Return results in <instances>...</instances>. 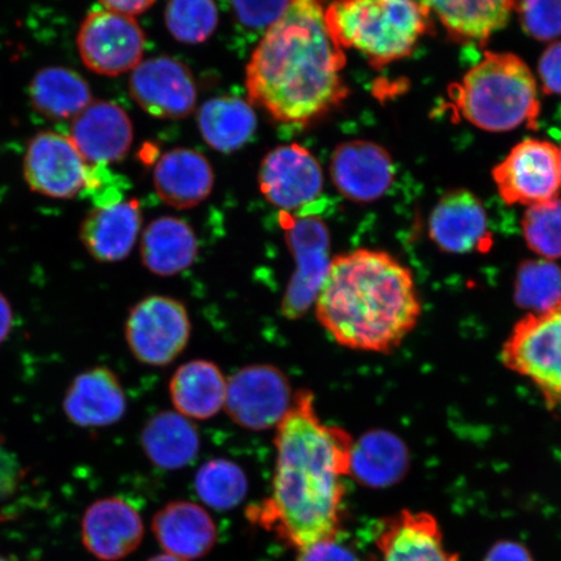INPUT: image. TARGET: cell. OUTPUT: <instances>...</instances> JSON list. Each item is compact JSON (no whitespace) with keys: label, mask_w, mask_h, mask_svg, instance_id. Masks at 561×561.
<instances>
[{"label":"cell","mask_w":561,"mask_h":561,"mask_svg":"<svg viewBox=\"0 0 561 561\" xmlns=\"http://www.w3.org/2000/svg\"><path fill=\"white\" fill-rule=\"evenodd\" d=\"M275 445L272 495L251 520L298 550L339 537L353 437L322 423L312 392L299 390L277 425Z\"/></svg>","instance_id":"obj_1"},{"label":"cell","mask_w":561,"mask_h":561,"mask_svg":"<svg viewBox=\"0 0 561 561\" xmlns=\"http://www.w3.org/2000/svg\"><path fill=\"white\" fill-rule=\"evenodd\" d=\"M325 0H291L245 68L250 100L291 125L319 121L346 100L343 48L325 20Z\"/></svg>","instance_id":"obj_2"},{"label":"cell","mask_w":561,"mask_h":561,"mask_svg":"<svg viewBox=\"0 0 561 561\" xmlns=\"http://www.w3.org/2000/svg\"><path fill=\"white\" fill-rule=\"evenodd\" d=\"M313 306L336 343L368 353L397 348L421 316L411 271L386 252L368 249L332 259Z\"/></svg>","instance_id":"obj_3"},{"label":"cell","mask_w":561,"mask_h":561,"mask_svg":"<svg viewBox=\"0 0 561 561\" xmlns=\"http://www.w3.org/2000/svg\"><path fill=\"white\" fill-rule=\"evenodd\" d=\"M448 93L460 117L477 128L500 133L537 123V82L514 54L486 53Z\"/></svg>","instance_id":"obj_4"},{"label":"cell","mask_w":561,"mask_h":561,"mask_svg":"<svg viewBox=\"0 0 561 561\" xmlns=\"http://www.w3.org/2000/svg\"><path fill=\"white\" fill-rule=\"evenodd\" d=\"M431 13L419 0H334L329 32L341 48H354L375 67L409 56L427 30Z\"/></svg>","instance_id":"obj_5"},{"label":"cell","mask_w":561,"mask_h":561,"mask_svg":"<svg viewBox=\"0 0 561 561\" xmlns=\"http://www.w3.org/2000/svg\"><path fill=\"white\" fill-rule=\"evenodd\" d=\"M24 178L33 192L54 199L82 195L102 205L116 191L118 179L104 165H91L70 137L55 131L35 136L24 158Z\"/></svg>","instance_id":"obj_6"},{"label":"cell","mask_w":561,"mask_h":561,"mask_svg":"<svg viewBox=\"0 0 561 561\" xmlns=\"http://www.w3.org/2000/svg\"><path fill=\"white\" fill-rule=\"evenodd\" d=\"M502 362L528 378L550 410L561 405V301L517 322L502 348Z\"/></svg>","instance_id":"obj_7"},{"label":"cell","mask_w":561,"mask_h":561,"mask_svg":"<svg viewBox=\"0 0 561 561\" xmlns=\"http://www.w3.org/2000/svg\"><path fill=\"white\" fill-rule=\"evenodd\" d=\"M279 224L296 262V271L280 301V312L286 319L298 320L311 310L324 284L332 263L329 256L331 236L325 222L314 215H291L280 210Z\"/></svg>","instance_id":"obj_8"},{"label":"cell","mask_w":561,"mask_h":561,"mask_svg":"<svg viewBox=\"0 0 561 561\" xmlns=\"http://www.w3.org/2000/svg\"><path fill=\"white\" fill-rule=\"evenodd\" d=\"M192 322L180 300L151 296L131 308L126 320L125 339L131 354L152 367L171 364L187 346Z\"/></svg>","instance_id":"obj_9"},{"label":"cell","mask_w":561,"mask_h":561,"mask_svg":"<svg viewBox=\"0 0 561 561\" xmlns=\"http://www.w3.org/2000/svg\"><path fill=\"white\" fill-rule=\"evenodd\" d=\"M293 401L291 386L283 370L271 364H252L229 378L224 410L237 425L262 432L277 427Z\"/></svg>","instance_id":"obj_10"},{"label":"cell","mask_w":561,"mask_h":561,"mask_svg":"<svg viewBox=\"0 0 561 561\" xmlns=\"http://www.w3.org/2000/svg\"><path fill=\"white\" fill-rule=\"evenodd\" d=\"M77 46L83 65L102 76L135 69L145 53L142 27L130 16L108 10L91 11L81 24Z\"/></svg>","instance_id":"obj_11"},{"label":"cell","mask_w":561,"mask_h":561,"mask_svg":"<svg viewBox=\"0 0 561 561\" xmlns=\"http://www.w3.org/2000/svg\"><path fill=\"white\" fill-rule=\"evenodd\" d=\"M493 179L507 205L530 207L557 198L560 188L559 149L546 140H524L494 168Z\"/></svg>","instance_id":"obj_12"},{"label":"cell","mask_w":561,"mask_h":561,"mask_svg":"<svg viewBox=\"0 0 561 561\" xmlns=\"http://www.w3.org/2000/svg\"><path fill=\"white\" fill-rule=\"evenodd\" d=\"M259 187L271 205L291 214L319 198L324 188V174L319 161L305 147L285 145L264 158Z\"/></svg>","instance_id":"obj_13"},{"label":"cell","mask_w":561,"mask_h":561,"mask_svg":"<svg viewBox=\"0 0 561 561\" xmlns=\"http://www.w3.org/2000/svg\"><path fill=\"white\" fill-rule=\"evenodd\" d=\"M129 89L139 107L158 118L191 115L198 98L191 69L171 56L140 61L133 69Z\"/></svg>","instance_id":"obj_14"},{"label":"cell","mask_w":561,"mask_h":561,"mask_svg":"<svg viewBox=\"0 0 561 561\" xmlns=\"http://www.w3.org/2000/svg\"><path fill=\"white\" fill-rule=\"evenodd\" d=\"M333 184L345 198L374 202L389 191L396 170L389 152L368 140H351L333 152Z\"/></svg>","instance_id":"obj_15"},{"label":"cell","mask_w":561,"mask_h":561,"mask_svg":"<svg viewBox=\"0 0 561 561\" xmlns=\"http://www.w3.org/2000/svg\"><path fill=\"white\" fill-rule=\"evenodd\" d=\"M378 561H458L445 545L437 518L409 510L386 518L377 533Z\"/></svg>","instance_id":"obj_16"},{"label":"cell","mask_w":561,"mask_h":561,"mask_svg":"<svg viewBox=\"0 0 561 561\" xmlns=\"http://www.w3.org/2000/svg\"><path fill=\"white\" fill-rule=\"evenodd\" d=\"M142 538V518L121 497L96 501L83 515L82 542L91 556L102 561L129 557Z\"/></svg>","instance_id":"obj_17"},{"label":"cell","mask_w":561,"mask_h":561,"mask_svg":"<svg viewBox=\"0 0 561 561\" xmlns=\"http://www.w3.org/2000/svg\"><path fill=\"white\" fill-rule=\"evenodd\" d=\"M133 124L126 112L115 103L91 102L75 117L70 139L89 164L116 163L129 152Z\"/></svg>","instance_id":"obj_18"},{"label":"cell","mask_w":561,"mask_h":561,"mask_svg":"<svg viewBox=\"0 0 561 561\" xmlns=\"http://www.w3.org/2000/svg\"><path fill=\"white\" fill-rule=\"evenodd\" d=\"M430 236L440 250L451 254L488 249L491 243L485 207L471 192L448 193L434 207Z\"/></svg>","instance_id":"obj_19"},{"label":"cell","mask_w":561,"mask_h":561,"mask_svg":"<svg viewBox=\"0 0 561 561\" xmlns=\"http://www.w3.org/2000/svg\"><path fill=\"white\" fill-rule=\"evenodd\" d=\"M62 410L77 426L105 427L125 416L128 399L114 371L96 367L82 371L70 383Z\"/></svg>","instance_id":"obj_20"},{"label":"cell","mask_w":561,"mask_h":561,"mask_svg":"<svg viewBox=\"0 0 561 561\" xmlns=\"http://www.w3.org/2000/svg\"><path fill=\"white\" fill-rule=\"evenodd\" d=\"M142 228L137 199L95 207L81 227V241L98 262L117 263L130 255Z\"/></svg>","instance_id":"obj_21"},{"label":"cell","mask_w":561,"mask_h":561,"mask_svg":"<svg viewBox=\"0 0 561 561\" xmlns=\"http://www.w3.org/2000/svg\"><path fill=\"white\" fill-rule=\"evenodd\" d=\"M152 531L168 556L186 561L206 557L217 542L213 517L193 502L168 503L153 516Z\"/></svg>","instance_id":"obj_22"},{"label":"cell","mask_w":561,"mask_h":561,"mask_svg":"<svg viewBox=\"0 0 561 561\" xmlns=\"http://www.w3.org/2000/svg\"><path fill=\"white\" fill-rule=\"evenodd\" d=\"M214 184L209 161L184 147L165 152L153 171V185L160 199L179 209L201 205L213 193Z\"/></svg>","instance_id":"obj_23"},{"label":"cell","mask_w":561,"mask_h":561,"mask_svg":"<svg viewBox=\"0 0 561 561\" xmlns=\"http://www.w3.org/2000/svg\"><path fill=\"white\" fill-rule=\"evenodd\" d=\"M199 245L191 224L179 217H160L140 238V259L153 275L171 277L191 268Z\"/></svg>","instance_id":"obj_24"},{"label":"cell","mask_w":561,"mask_h":561,"mask_svg":"<svg viewBox=\"0 0 561 561\" xmlns=\"http://www.w3.org/2000/svg\"><path fill=\"white\" fill-rule=\"evenodd\" d=\"M227 378L215 363L192 360L174 371L170 394L175 412L191 420H208L224 409Z\"/></svg>","instance_id":"obj_25"},{"label":"cell","mask_w":561,"mask_h":561,"mask_svg":"<svg viewBox=\"0 0 561 561\" xmlns=\"http://www.w3.org/2000/svg\"><path fill=\"white\" fill-rule=\"evenodd\" d=\"M456 39L483 42L506 26L517 0H419Z\"/></svg>","instance_id":"obj_26"},{"label":"cell","mask_w":561,"mask_h":561,"mask_svg":"<svg viewBox=\"0 0 561 561\" xmlns=\"http://www.w3.org/2000/svg\"><path fill=\"white\" fill-rule=\"evenodd\" d=\"M140 444L153 466L164 471L185 468L201 450V436L191 419L164 411L147 421Z\"/></svg>","instance_id":"obj_27"},{"label":"cell","mask_w":561,"mask_h":561,"mask_svg":"<svg viewBox=\"0 0 561 561\" xmlns=\"http://www.w3.org/2000/svg\"><path fill=\"white\" fill-rule=\"evenodd\" d=\"M198 125L202 137L213 149L233 152L254 136L257 118L249 102L237 96H220L202 105Z\"/></svg>","instance_id":"obj_28"},{"label":"cell","mask_w":561,"mask_h":561,"mask_svg":"<svg viewBox=\"0 0 561 561\" xmlns=\"http://www.w3.org/2000/svg\"><path fill=\"white\" fill-rule=\"evenodd\" d=\"M31 100L33 107L46 117L75 118L91 103V90L75 70L48 67L34 76Z\"/></svg>","instance_id":"obj_29"},{"label":"cell","mask_w":561,"mask_h":561,"mask_svg":"<svg viewBox=\"0 0 561 561\" xmlns=\"http://www.w3.org/2000/svg\"><path fill=\"white\" fill-rule=\"evenodd\" d=\"M405 448L385 433H370L354 442L350 476L369 488H385L401 479L405 471Z\"/></svg>","instance_id":"obj_30"},{"label":"cell","mask_w":561,"mask_h":561,"mask_svg":"<svg viewBox=\"0 0 561 561\" xmlns=\"http://www.w3.org/2000/svg\"><path fill=\"white\" fill-rule=\"evenodd\" d=\"M249 483L243 469L227 459H213L195 476V490L206 506L228 511L240 504L248 494Z\"/></svg>","instance_id":"obj_31"},{"label":"cell","mask_w":561,"mask_h":561,"mask_svg":"<svg viewBox=\"0 0 561 561\" xmlns=\"http://www.w3.org/2000/svg\"><path fill=\"white\" fill-rule=\"evenodd\" d=\"M165 24L182 44H203L219 25V10L214 0H170L165 9Z\"/></svg>","instance_id":"obj_32"},{"label":"cell","mask_w":561,"mask_h":561,"mask_svg":"<svg viewBox=\"0 0 561 561\" xmlns=\"http://www.w3.org/2000/svg\"><path fill=\"white\" fill-rule=\"evenodd\" d=\"M523 233L528 248L543 261L561 259V199L537 203L526 210Z\"/></svg>","instance_id":"obj_33"},{"label":"cell","mask_w":561,"mask_h":561,"mask_svg":"<svg viewBox=\"0 0 561 561\" xmlns=\"http://www.w3.org/2000/svg\"><path fill=\"white\" fill-rule=\"evenodd\" d=\"M516 299L531 312H541L561 301V270L549 262H530L522 266L516 283Z\"/></svg>","instance_id":"obj_34"},{"label":"cell","mask_w":561,"mask_h":561,"mask_svg":"<svg viewBox=\"0 0 561 561\" xmlns=\"http://www.w3.org/2000/svg\"><path fill=\"white\" fill-rule=\"evenodd\" d=\"M524 31L543 42L561 35V0H517L516 10Z\"/></svg>","instance_id":"obj_35"},{"label":"cell","mask_w":561,"mask_h":561,"mask_svg":"<svg viewBox=\"0 0 561 561\" xmlns=\"http://www.w3.org/2000/svg\"><path fill=\"white\" fill-rule=\"evenodd\" d=\"M291 0H231L238 20L251 30L270 27L284 15Z\"/></svg>","instance_id":"obj_36"},{"label":"cell","mask_w":561,"mask_h":561,"mask_svg":"<svg viewBox=\"0 0 561 561\" xmlns=\"http://www.w3.org/2000/svg\"><path fill=\"white\" fill-rule=\"evenodd\" d=\"M298 561H360L356 553L343 545L339 539L332 538L299 550Z\"/></svg>","instance_id":"obj_37"},{"label":"cell","mask_w":561,"mask_h":561,"mask_svg":"<svg viewBox=\"0 0 561 561\" xmlns=\"http://www.w3.org/2000/svg\"><path fill=\"white\" fill-rule=\"evenodd\" d=\"M539 77L546 94L561 95V42H556L539 60Z\"/></svg>","instance_id":"obj_38"},{"label":"cell","mask_w":561,"mask_h":561,"mask_svg":"<svg viewBox=\"0 0 561 561\" xmlns=\"http://www.w3.org/2000/svg\"><path fill=\"white\" fill-rule=\"evenodd\" d=\"M483 561H535L528 549L515 541H501L491 547Z\"/></svg>","instance_id":"obj_39"},{"label":"cell","mask_w":561,"mask_h":561,"mask_svg":"<svg viewBox=\"0 0 561 561\" xmlns=\"http://www.w3.org/2000/svg\"><path fill=\"white\" fill-rule=\"evenodd\" d=\"M100 2L104 10L133 18L149 10L157 0H100Z\"/></svg>","instance_id":"obj_40"},{"label":"cell","mask_w":561,"mask_h":561,"mask_svg":"<svg viewBox=\"0 0 561 561\" xmlns=\"http://www.w3.org/2000/svg\"><path fill=\"white\" fill-rule=\"evenodd\" d=\"M13 322V312L9 299L0 293V343L9 336Z\"/></svg>","instance_id":"obj_41"},{"label":"cell","mask_w":561,"mask_h":561,"mask_svg":"<svg viewBox=\"0 0 561 561\" xmlns=\"http://www.w3.org/2000/svg\"><path fill=\"white\" fill-rule=\"evenodd\" d=\"M147 561H186L179 558H174L172 556H168V553H163V556L153 557Z\"/></svg>","instance_id":"obj_42"},{"label":"cell","mask_w":561,"mask_h":561,"mask_svg":"<svg viewBox=\"0 0 561 561\" xmlns=\"http://www.w3.org/2000/svg\"><path fill=\"white\" fill-rule=\"evenodd\" d=\"M559 161H560V187H561V149L559 150Z\"/></svg>","instance_id":"obj_43"},{"label":"cell","mask_w":561,"mask_h":561,"mask_svg":"<svg viewBox=\"0 0 561 561\" xmlns=\"http://www.w3.org/2000/svg\"><path fill=\"white\" fill-rule=\"evenodd\" d=\"M0 561H9V560L4 559L3 557H0Z\"/></svg>","instance_id":"obj_44"}]
</instances>
